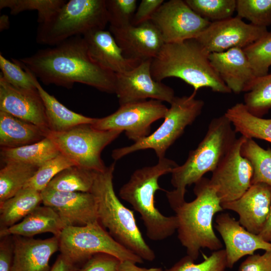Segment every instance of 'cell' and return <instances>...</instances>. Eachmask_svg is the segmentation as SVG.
<instances>
[{"label":"cell","mask_w":271,"mask_h":271,"mask_svg":"<svg viewBox=\"0 0 271 271\" xmlns=\"http://www.w3.org/2000/svg\"><path fill=\"white\" fill-rule=\"evenodd\" d=\"M19 60L46 85L71 88L80 83L115 93V74L91 58L82 36L70 38Z\"/></svg>","instance_id":"cell-1"},{"label":"cell","mask_w":271,"mask_h":271,"mask_svg":"<svg viewBox=\"0 0 271 271\" xmlns=\"http://www.w3.org/2000/svg\"><path fill=\"white\" fill-rule=\"evenodd\" d=\"M230 121L224 114L213 118L197 147L189 152L185 162L171 172L175 189L166 191L173 210L183 203L186 187L195 184L209 172H212L227 155L237 138Z\"/></svg>","instance_id":"cell-2"},{"label":"cell","mask_w":271,"mask_h":271,"mask_svg":"<svg viewBox=\"0 0 271 271\" xmlns=\"http://www.w3.org/2000/svg\"><path fill=\"white\" fill-rule=\"evenodd\" d=\"M209 53L195 39L165 44L151 62V72L154 80L162 82L169 77L182 79L194 88L230 93L231 91L212 67Z\"/></svg>","instance_id":"cell-3"},{"label":"cell","mask_w":271,"mask_h":271,"mask_svg":"<svg viewBox=\"0 0 271 271\" xmlns=\"http://www.w3.org/2000/svg\"><path fill=\"white\" fill-rule=\"evenodd\" d=\"M178 165L165 157L155 165L136 170L119 191L121 199L130 204L141 215L146 235L151 240L162 241L172 236L178 226L176 215L166 216L155 206V194L161 189L158 183L163 175L171 173Z\"/></svg>","instance_id":"cell-4"},{"label":"cell","mask_w":271,"mask_h":271,"mask_svg":"<svg viewBox=\"0 0 271 271\" xmlns=\"http://www.w3.org/2000/svg\"><path fill=\"white\" fill-rule=\"evenodd\" d=\"M196 198L185 201L173 210L178 218V238L187 255L195 260L201 248L212 251L223 248L213 227V219L223 209L216 191L209 179L202 178L195 184Z\"/></svg>","instance_id":"cell-5"},{"label":"cell","mask_w":271,"mask_h":271,"mask_svg":"<svg viewBox=\"0 0 271 271\" xmlns=\"http://www.w3.org/2000/svg\"><path fill=\"white\" fill-rule=\"evenodd\" d=\"M115 163L96 172L91 191L96 198L98 221L123 246L141 257L152 261L154 251L145 241L137 225L133 211L126 207L115 194L113 185Z\"/></svg>","instance_id":"cell-6"},{"label":"cell","mask_w":271,"mask_h":271,"mask_svg":"<svg viewBox=\"0 0 271 271\" xmlns=\"http://www.w3.org/2000/svg\"><path fill=\"white\" fill-rule=\"evenodd\" d=\"M108 24L105 0H70L48 21L39 25L36 40L54 46L70 38L105 29Z\"/></svg>","instance_id":"cell-7"},{"label":"cell","mask_w":271,"mask_h":271,"mask_svg":"<svg viewBox=\"0 0 271 271\" xmlns=\"http://www.w3.org/2000/svg\"><path fill=\"white\" fill-rule=\"evenodd\" d=\"M196 93L193 91L189 96H175L164 121L154 132L130 146L113 150L112 158L116 161L132 153L146 149L153 150L159 159L165 157L167 150L202 112L204 102L195 98Z\"/></svg>","instance_id":"cell-8"},{"label":"cell","mask_w":271,"mask_h":271,"mask_svg":"<svg viewBox=\"0 0 271 271\" xmlns=\"http://www.w3.org/2000/svg\"><path fill=\"white\" fill-rule=\"evenodd\" d=\"M59 241L60 254L77 264L99 253L113 255L120 261L144 262L141 257L116 241L98 221L82 226L65 227Z\"/></svg>","instance_id":"cell-9"},{"label":"cell","mask_w":271,"mask_h":271,"mask_svg":"<svg viewBox=\"0 0 271 271\" xmlns=\"http://www.w3.org/2000/svg\"><path fill=\"white\" fill-rule=\"evenodd\" d=\"M122 132L96 129L82 124L62 132L50 131L47 135L59 152L77 166L96 172L106 167L101 158L103 150Z\"/></svg>","instance_id":"cell-10"},{"label":"cell","mask_w":271,"mask_h":271,"mask_svg":"<svg viewBox=\"0 0 271 271\" xmlns=\"http://www.w3.org/2000/svg\"><path fill=\"white\" fill-rule=\"evenodd\" d=\"M168 108L162 101L150 99L119 106L114 113L102 118H96L91 124L96 129L125 131L134 142L150 135L151 124L164 118Z\"/></svg>","instance_id":"cell-11"},{"label":"cell","mask_w":271,"mask_h":271,"mask_svg":"<svg viewBox=\"0 0 271 271\" xmlns=\"http://www.w3.org/2000/svg\"><path fill=\"white\" fill-rule=\"evenodd\" d=\"M246 138L237 139L225 157L212 172L209 179L221 203L240 198L251 186L253 169L249 161L243 157L241 147Z\"/></svg>","instance_id":"cell-12"},{"label":"cell","mask_w":271,"mask_h":271,"mask_svg":"<svg viewBox=\"0 0 271 271\" xmlns=\"http://www.w3.org/2000/svg\"><path fill=\"white\" fill-rule=\"evenodd\" d=\"M151 21L165 44L196 39L211 23L195 13L182 0L164 2Z\"/></svg>","instance_id":"cell-13"},{"label":"cell","mask_w":271,"mask_h":271,"mask_svg":"<svg viewBox=\"0 0 271 271\" xmlns=\"http://www.w3.org/2000/svg\"><path fill=\"white\" fill-rule=\"evenodd\" d=\"M266 28L246 24L238 17L211 22L195 39L209 53L244 49L265 35Z\"/></svg>","instance_id":"cell-14"},{"label":"cell","mask_w":271,"mask_h":271,"mask_svg":"<svg viewBox=\"0 0 271 271\" xmlns=\"http://www.w3.org/2000/svg\"><path fill=\"white\" fill-rule=\"evenodd\" d=\"M152 60L143 61L130 71L115 74V93L119 106L148 98L171 103L175 97L174 91L153 79L151 72Z\"/></svg>","instance_id":"cell-15"},{"label":"cell","mask_w":271,"mask_h":271,"mask_svg":"<svg viewBox=\"0 0 271 271\" xmlns=\"http://www.w3.org/2000/svg\"><path fill=\"white\" fill-rule=\"evenodd\" d=\"M42 204L53 208L65 227L82 226L98 221L97 204L91 192L41 191Z\"/></svg>","instance_id":"cell-16"},{"label":"cell","mask_w":271,"mask_h":271,"mask_svg":"<svg viewBox=\"0 0 271 271\" xmlns=\"http://www.w3.org/2000/svg\"><path fill=\"white\" fill-rule=\"evenodd\" d=\"M109 31L127 58L142 62L153 60L165 44L151 21L120 28L109 27Z\"/></svg>","instance_id":"cell-17"},{"label":"cell","mask_w":271,"mask_h":271,"mask_svg":"<svg viewBox=\"0 0 271 271\" xmlns=\"http://www.w3.org/2000/svg\"><path fill=\"white\" fill-rule=\"evenodd\" d=\"M0 111L49 131L45 106L38 90L15 87L0 75Z\"/></svg>","instance_id":"cell-18"},{"label":"cell","mask_w":271,"mask_h":271,"mask_svg":"<svg viewBox=\"0 0 271 271\" xmlns=\"http://www.w3.org/2000/svg\"><path fill=\"white\" fill-rule=\"evenodd\" d=\"M215 223L225 244L228 268H231L240 258L253 254L257 250H271L270 242L247 231L229 213L217 215Z\"/></svg>","instance_id":"cell-19"},{"label":"cell","mask_w":271,"mask_h":271,"mask_svg":"<svg viewBox=\"0 0 271 271\" xmlns=\"http://www.w3.org/2000/svg\"><path fill=\"white\" fill-rule=\"evenodd\" d=\"M221 205L224 210L237 213L238 221L247 231L258 234L269 212L271 186L263 183L252 184L238 199Z\"/></svg>","instance_id":"cell-20"},{"label":"cell","mask_w":271,"mask_h":271,"mask_svg":"<svg viewBox=\"0 0 271 271\" xmlns=\"http://www.w3.org/2000/svg\"><path fill=\"white\" fill-rule=\"evenodd\" d=\"M213 69L231 92H248L257 78L243 49L234 48L221 53H210Z\"/></svg>","instance_id":"cell-21"},{"label":"cell","mask_w":271,"mask_h":271,"mask_svg":"<svg viewBox=\"0 0 271 271\" xmlns=\"http://www.w3.org/2000/svg\"><path fill=\"white\" fill-rule=\"evenodd\" d=\"M13 261L11 271H49L52 255L59 250V237L45 239L12 235Z\"/></svg>","instance_id":"cell-22"},{"label":"cell","mask_w":271,"mask_h":271,"mask_svg":"<svg viewBox=\"0 0 271 271\" xmlns=\"http://www.w3.org/2000/svg\"><path fill=\"white\" fill-rule=\"evenodd\" d=\"M91 58L102 68L115 74L130 71L141 63L126 58L109 31L94 30L82 36Z\"/></svg>","instance_id":"cell-23"},{"label":"cell","mask_w":271,"mask_h":271,"mask_svg":"<svg viewBox=\"0 0 271 271\" xmlns=\"http://www.w3.org/2000/svg\"><path fill=\"white\" fill-rule=\"evenodd\" d=\"M65 227L59 215L53 208L40 205L21 221L7 228L1 229L0 236L2 238L19 235L32 237L39 234L51 233L59 237Z\"/></svg>","instance_id":"cell-24"},{"label":"cell","mask_w":271,"mask_h":271,"mask_svg":"<svg viewBox=\"0 0 271 271\" xmlns=\"http://www.w3.org/2000/svg\"><path fill=\"white\" fill-rule=\"evenodd\" d=\"M47 133L39 126L0 111L1 148H16L38 142Z\"/></svg>","instance_id":"cell-25"},{"label":"cell","mask_w":271,"mask_h":271,"mask_svg":"<svg viewBox=\"0 0 271 271\" xmlns=\"http://www.w3.org/2000/svg\"><path fill=\"white\" fill-rule=\"evenodd\" d=\"M37 90L43 100L49 130L62 132L82 124H93L96 118L89 117L76 113L60 103L36 82Z\"/></svg>","instance_id":"cell-26"},{"label":"cell","mask_w":271,"mask_h":271,"mask_svg":"<svg viewBox=\"0 0 271 271\" xmlns=\"http://www.w3.org/2000/svg\"><path fill=\"white\" fill-rule=\"evenodd\" d=\"M41 203H42L41 192L23 188L13 197L0 203L1 229L17 224Z\"/></svg>","instance_id":"cell-27"},{"label":"cell","mask_w":271,"mask_h":271,"mask_svg":"<svg viewBox=\"0 0 271 271\" xmlns=\"http://www.w3.org/2000/svg\"><path fill=\"white\" fill-rule=\"evenodd\" d=\"M224 115L230 121L236 132L247 139H257L271 143V118L252 115L243 103H236L229 108Z\"/></svg>","instance_id":"cell-28"},{"label":"cell","mask_w":271,"mask_h":271,"mask_svg":"<svg viewBox=\"0 0 271 271\" xmlns=\"http://www.w3.org/2000/svg\"><path fill=\"white\" fill-rule=\"evenodd\" d=\"M60 153L48 138L30 145L16 148H1V159L3 163L21 162L40 167Z\"/></svg>","instance_id":"cell-29"},{"label":"cell","mask_w":271,"mask_h":271,"mask_svg":"<svg viewBox=\"0 0 271 271\" xmlns=\"http://www.w3.org/2000/svg\"><path fill=\"white\" fill-rule=\"evenodd\" d=\"M39 167L17 162L5 163L0 170V203L22 189Z\"/></svg>","instance_id":"cell-30"},{"label":"cell","mask_w":271,"mask_h":271,"mask_svg":"<svg viewBox=\"0 0 271 271\" xmlns=\"http://www.w3.org/2000/svg\"><path fill=\"white\" fill-rule=\"evenodd\" d=\"M96 172L74 165L58 173L45 189L60 192H91Z\"/></svg>","instance_id":"cell-31"},{"label":"cell","mask_w":271,"mask_h":271,"mask_svg":"<svg viewBox=\"0 0 271 271\" xmlns=\"http://www.w3.org/2000/svg\"><path fill=\"white\" fill-rule=\"evenodd\" d=\"M240 152L252 166V184L263 183L271 186V149H264L253 139L246 138Z\"/></svg>","instance_id":"cell-32"},{"label":"cell","mask_w":271,"mask_h":271,"mask_svg":"<svg viewBox=\"0 0 271 271\" xmlns=\"http://www.w3.org/2000/svg\"><path fill=\"white\" fill-rule=\"evenodd\" d=\"M248 111L252 115L262 117L271 108V73L257 77L243 97Z\"/></svg>","instance_id":"cell-33"},{"label":"cell","mask_w":271,"mask_h":271,"mask_svg":"<svg viewBox=\"0 0 271 271\" xmlns=\"http://www.w3.org/2000/svg\"><path fill=\"white\" fill-rule=\"evenodd\" d=\"M64 0H1L0 9L8 8L11 15L36 11L39 24L48 21L65 3Z\"/></svg>","instance_id":"cell-34"},{"label":"cell","mask_w":271,"mask_h":271,"mask_svg":"<svg viewBox=\"0 0 271 271\" xmlns=\"http://www.w3.org/2000/svg\"><path fill=\"white\" fill-rule=\"evenodd\" d=\"M197 14L211 22L232 17L236 0H185Z\"/></svg>","instance_id":"cell-35"},{"label":"cell","mask_w":271,"mask_h":271,"mask_svg":"<svg viewBox=\"0 0 271 271\" xmlns=\"http://www.w3.org/2000/svg\"><path fill=\"white\" fill-rule=\"evenodd\" d=\"M13 62L0 54L1 75L12 85L28 90H37L36 76L19 60L12 59Z\"/></svg>","instance_id":"cell-36"},{"label":"cell","mask_w":271,"mask_h":271,"mask_svg":"<svg viewBox=\"0 0 271 271\" xmlns=\"http://www.w3.org/2000/svg\"><path fill=\"white\" fill-rule=\"evenodd\" d=\"M256 77L268 74L271 66V32L243 49Z\"/></svg>","instance_id":"cell-37"},{"label":"cell","mask_w":271,"mask_h":271,"mask_svg":"<svg viewBox=\"0 0 271 271\" xmlns=\"http://www.w3.org/2000/svg\"><path fill=\"white\" fill-rule=\"evenodd\" d=\"M237 17L253 25L266 28L271 25V0H236Z\"/></svg>","instance_id":"cell-38"},{"label":"cell","mask_w":271,"mask_h":271,"mask_svg":"<svg viewBox=\"0 0 271 271\" xmlns=\"http://www.w3.org/2000/svg\"><path fill=\"white\" fill-rule=\"evenodd\" d=\"M74 165H76L73 161L60 153L41 165L24 187L41 192L58 173Z\"/></svg>","instance_id":"cell-39"},{"label":"cell","mask_w":271,"mask_h":271,"mask_svg":"<svg viewBox=\"0 0 271 271\" xmlns=\"http://www.w3.org/2000/svg\"><path fill=\"white\" fill-rule=\"evenodd\" d=\"M194 261L187 255L164 271H228L224 249L213 251L200 263H195Z\"/></svg>","instance_id":"cell-40"},{"label":"cell","mask_w":271,"mask_h":271,"mask_svg":"<svg viewBox=\"0 0 271 271\" xmlns=\"http://www.w3.org/2000/svg\"><path fill=\"white\" fill-rule=\"evenodd\" d=\"M109 27H123L131 24L137 9V0H105Z\"/></svg>","instance_id":"cell-41"},{"label":"cell","mask_w":271,"mask_h":271,"mask_svg":"<svg viewBox=\"0 0 271 271\" xmlns=\"http://www.w3.org/2000/svg\"><path fill=\"white\" fill-rule=\"evenodd\" d=\"M120 260L104 253L95 254L84 262L78 271H118Z\"/></svg>","instance_id":"cell-42"},{"label":"cell","mask_w":271,"mask_h":271,"mask_svg":"<svg viewBox=\"0 0 271 271\" xmlns=\"http://www.w3.org/2000/svg\"><path fill=\"white\" fill-rule=\"evenodd\" d=\"M238 271H271V250L248 255L239 265Z\"/></svg>","instance_id":"cell-43"},{"label":"cell","mask_w":271,"mask_h":271,"mask_svg":"<svg viewBox=\"0 0 271 271\" xmlns=\"http://www.w3.org/2000/svg\"><path fill=\"white\" fill-rule=\"evenodd\" d=\"M165 1L164 0H142L137 7L131 25H138L151 19Z\"/></svg>","instance_id":"cell-44"},{"label":"cell","mask_w":271,"mask_h":271,"mask_svg":"<svg viewBox=\"0 0 271 271\" xmlns=\"http://www.w3.org/2000/svg\"><path fill=\"white\" fill-rule=\"evenodd\" d=\"M0 242V271H11L13 261L12 236L2 237Z\"/></svg>","instance_id":"cell-45"},{"label":"cell","mask_w":271,"mask_h":271,"mask_svg":"<svg viewBox=\"0 0 271 271\" xmlns=\"http://www.w3.org/2000/svg\"><path fill=\"white\" fill-rule=\"evenodd\" d=\"M77 264L74 263L60 254L50 271H78Z\"/></svg>","instance_id":"cell-46"},{"label":"cell","mask_w":271,"mask_h":271,"mask_svg":"<svg viewBox=\"0 0 271 271\" xmlns=\"http://www.w3.org/2000/svg\"><path fill=\"white\" fill-rule=\"evenodd\" d=\"M118 271H164L160 267H151L149 268L141 267L133 262L125 260L120 261Z\"/></svg>","instance_id":"cell-47"},{"label":"cell","mask_w":271,"mask_h":271,"mask_svg":"<svg viewBox=\"0 0 271 271\" xmlns=\"http://www.w3.org/2000/svg\"><path fill=\"white\" fill-rule=\"evenodd\" d=\"M258 235L264 241L271 243V205L267 220Z\"/></svg>","instance_id":"cell-48"},{"label":"cell","mask_w":271,"mask_h":271,"mask_svg":"<svg viewBox=\"0 0 271 271\" xmlns=\"http://www.w3.org/2000/svg\"><path fill=\"white\" fill-rule=\"evenodd\" d=\"M10 25L9 18L6 15H3L0 17V31H3L9 28Z\"/></svg>","instance_id":"cell-49"}]
</instances>
